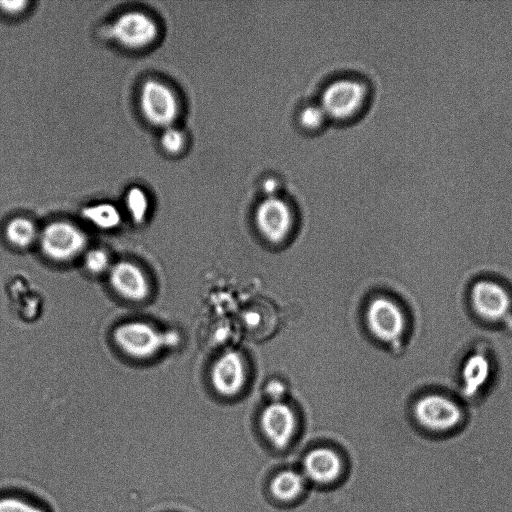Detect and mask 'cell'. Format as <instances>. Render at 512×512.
I'll return each mask as SVG.
<instances>
[{
	"label": "cell",
	"mask_w": 512,
	"mask_h": 512,
	"mask_svg": "<svg viewBox=\"0 0 512 512\" xmlns=\"http://www.w3.org/2000/svg\"><path fill=\"white\" fill-rule=\"evenodd\" d=\"M302 472L288 469L276 474L270 482V492L279 501L290 502L298 498L306 487Z\"/></svg>",
	"instance_id": "15"
},
{
	"label": "cell",
	"mask_w": 512,
	"mask_h": 512,
	"mask_svg": "<svg viewBox=\"0 0 512 512\" xmlns=\"http://www.w3.org/2000/svg\"><path fill=\"white\" fill-rule=\"evenodd\" d=\"M260 188L266 197H275L281 189V182L275 176H268L263 178Z\"/></svg>",
	"instance_id": "24"
},
{
	"label": "cell",
	"mask_w": 512,
	"mask_h": 512,
	"mask_svg": "<svg viewBox=\"0 0 512 512\" xmlns=\"http://www.w3.org/2000/svg\"><path fill=\"white\" fill-rule=\"evenodd\" d=\"M367 89L363 82L353 78L336 79L324 88L320 102L327 118L348 120L363 108Z\"/></svg>",
	"instance_id": "5"
},
{
	"label": "cell",
	"mask_w": 512,
	"mask_h": 512,
	"mask_svg": "<svg viewBox=\"0 0 512 512\" xmlns=\"http://www.w3.org/2000/svg\"><path fill=\"white\" fill-rule=\"evenodd\" d=\"M187 142L188 137L186 132L177 125H172L161 130L159 144L166 154L173 156L181 154L185 150Z\"/></svg>",
	"instance_id": "18"
},
{
	"label": "cell",
	"mask_w": 512,
	"mask_h": 512,
	"mask_svg": "<svg viewBox=\"0 0 512 512\" xmlns=\"http://www.w3.org/2000/svg\"><path fill=\"white\" fill-rule=\"evenodd\" d=\"M302 467V473L306 479L319 484H327L339 478L343 464L336 451L327 447H319L305 455Z\"/></svg>",
	"instance_id": "13"
},
{
	"label": "cell",
	"mask_w": 512,
	"mask_h": 512,
	"mask_svg": "<svg viewBox=\"0 0 512 512\" xmlns=\"http://www.w3.org/2000/svg\"><path fill=\"white\" fill-rule=\"evenodd\" d=\"M38 244L43 256L50 261L67 263L84 254L88 237L77 224L54 220L40 230Z\"/></svg>",
	"instance_id": "2"
},
{
	"label": "cell",
	"mask_w": 512,
	"mask_h": 512,
	"mask_svg": "<svg viewBox=\"0 0 512 512\" xmlns=\"http://www.w3.org/2000/svg\"><path fill=\"white\" fill-rule=\"evenodd\" d=\"M125 211L136 224H142L148 217L151 199L148 192L141 186L129 187L124 195Z\"/></svg>",
	"instance_id": "17"
},
{
	"label": "cell",
	"mask_w": 512,
	"mask_h": 512,
	"mask_svg": "<svg viewBox=\"0 0 512 512\" xmlns=\"http://www.w3.org/2000/svg\"><path fill=\"white\" fill-rule=\"evenodd\" d=\"M285 385L279 380H271L267 383L265 391L272 402H279L285 393Z\"/></svg>",
	"instance_id": "25"
},
{
	"label": "cell",
	"mask_w": 512,
	"mask_h": 512,
	"mask_svg": "<svg viewBox=\"0 0 512 512\" xmlns=\"http://www.w3.org/2000/svg\"><path fill=\"white\" fill-rule=\"evenodd\" d=\"M107 34L118 46L140 51L156 43L160 28L150 14L141 10H128L111 21Z\"/></svg>",
	"instance_id": "4"
},
{
	"label": "cell",
	"mask_w": 512,
	"mask_h": 512,
	"mask_svg": "<svg viewBox=\"0 0 512 512\" xmlns=\"http://www.w3.org/2000/svg\"><path fill=\"white\" fill-rule=\"evenodd\" d=\"M366 321L371 333L384 342L397 340L405 330V317L401 308L386 297H377L370 302Z\"/></svg>",
	"instance_id": "9"
},
{
	"label": "cell",
	"mask_w": 512,
	"mask_h": 512,
	"mask_svg": "<svg viewBox=\"0 0 512 512\" xmlns=\"http://www.w3.org/2000/svg\"><path fill=\"white\" fill-rule=\"evenodd\" d=\"M29 4L28 1H0V10L7 15L17 16L23 14Z\"/></svg>",
	"instance_id": "23"
},
{
	"label": "cell",
	"mask_w": 512,
	"mask_h": 512,
	"mask_svg": "<svg viewBox=\"0 0 512 512\" xmlns=\"http://www.w3.org/2000/svg\"><path fill=\"white\" fill-rule=\"evenodd\" d=\"M112 340L125 356L145 361L157 356L167 346L176 344L178 336L162 332L149 322L130 320L114 328Z\"/></svg>",
	"instance_id": "1"
},
{
	"label": "cell",
	"mask_w": 512,
	"mask_h": 512,
	"mask_svg": "<svg viewBox=\"0 0 512 512\" xmlns=\"http://www.w3.org/2000/svg\"><path fill=\"white\" fill-rule=\"evenodd\" d=\"M414 415L421 426L436 432L448 431L462 419L459 406L451 399L438 394L420 398L415 404Z\"/></svg>",
	"instance_id": "8"
},
{
	"label": "cell",
	"mask_w": 512,
	"mask_h": 512,
	"mask_svg": "<svg viewBox=\"0 0 512 512\" xmlns=\"http://www.w3.org/2000/svg\"><path fill=\"white\" fill-rule=\"evenodd\" d=\"M256 227L261 235L272 243L282 242L293 227V212L282 198L265 197L255 209Z\"/></svg>",
	"instance_id": "6"
},
{
	"label": "cell",
	"mask_w": 512,
	"mask_h": 512,
	"mask_svg": "<svg viewBox=\"0 0 512 512\" xmlns=\"http://www.w3.org/2000/svg\"><path fill=\"white\" fill-rule=\"evenodd\" d=\"M265 438L276 448L287 447L296 432L297 419L292 408L279 401L267 405L260 418Z\"/></svg>",
	"instance_id": "10"
},
{
	"label": "cell",
	"mask_w": 512,
	"mask_h": 512,
	"mask_svg": "<svg viewBox=\"0 0 512 512\" xmlns=\"http://www.w3.org/2000/svg\"><path fill=\"white\" fill-rule=\"evenodd\" d=\"M138 105L142 117L161 130L176 125L181 114V102L176 91L156 78L146 79L141 84Z\"/></svg>",
	"instance_id": "3"
},
{
	"label": "cell",
	"mask_w": 512,
	"mask_h": 512,
	"mask_svg": "<svg viewBox=\"0 0 512 512\" xmlns=\"http://www.w3.org/2000/svg\"><path fill=\"white\" fill-rule=\"evenodd\" d=\"M487 363L481 357H473L469 359L465 367V380L469 385L481 384L487 376Z\"/></svg>",
	"instance_id": "21"
},
{
	"label": "cell",
	"mask_w": 512,
	"mask_h": 512,
	"mask_svg": "<svg viewBox=\"0 0 512 512\" xmlns=\"http://www.w3.org/2000/svg\"><path fill=\"white\" fill-rule=\"evenodd\" d=\"M327 116L320 104H308L302 107L298 113V122L306 130H316L320 128Z\"/></svg>",
	"instance_id": "20"
},
{
	"label": "cell",
	"mask_w": 512,
	"mask_h": 512,
	"mask_svg": "<svg viewBox=\"0 0 512 512\" xmlns=\"http://www.w3.org/2000/svg\"><path fill=\"white\" fill-rule=\"evenodd\" d=\"M108 252L103 248L87 249L83 254V265L93 275L108 273L112 266Z\"/></svg>",
	"instance_id": "19"
},
{
	"label": "cell",
	"mask_w": 512,
	"mask_h": 512,
	"mask_svg": "<svg viewBox=\"0 0 512 512\" xmlns=\"http://www.w3.org/2000/svg\"><path fill=\"white\" fill-rule=\"evenodd\" d=\"M0 512H43V510L16 497H2Z\"/></svg>",
	"instance_id": "22"
},
{
	"label": "cell",
	"mask_w": 512,
	"mask_h": 512,
	"mask_svg": "<svg viewBox=\"0 0 512 512\" xmlns=\"http://www.w3.org/2000/svg\"><path fill=\"white\" fill-rule=\"evenodd\" d=\"M470 297L475 312L489 321L503 318L511 306L507 291L498 283L489 280L475 283Z\"/></svg>",
	"instance_id": "12"
},
{
	"label": "cell",
	"mask_w": 512,
	"mask_h": 512,
	"mask_svg": "<svg viewBox=\"0 0 512 512\" xmlns=\"http://www.w3.org/2000/svg\"><path fill=\"white\" fill-rule=\"evenodd\" d=\"M40 230L33 220L25 216L11 218L4 227L7 243L16 249H27L38 242Z\"/></svg>",
	"instance_id": "14"
},
{
	"label": "cell",
	"mask_w": 512,
	"mask_h": 512,
	"mask_svg": "<svg viewBox=\"0 0 512 512\" xmlns=\"http://www.w3.org/2000/svg\"><path fill=\"white\" fill-rule=\"evenodd\" d=\"M81 215L93 227L105 231L116 229L122 222L120 208L111 202L104 201L85 206Z\"/></svg>",
	"instance_id": "16"
},
{
	"label": "cell",
	"mask_w": 512,
	"mask_h": 512,
	"mask_svg": "<svg viewBox=\"0 0 512 512\" xmlns=\"http://www.w3.org/2000/svg\"><path fill=\"white\" fill-rule=\"evenodd\" d=\"M211 383L217 393L231 397L237 395L246 382V367L237 351L223 353L211 368Z\"/></svg>",
	"instance_id": "11"
},
{
	"label": "cell",
	"mask_w": 512,
	"mask_h": 512,
	"mask_svg": "<svg viewBox=\"0 0 512 512\" xmlns=\"http://www.w3.org/2000/svg\"><path fill=\"white\" fill-rule=\"evenodd\" d=\"M108 274L112 290L122 299L140 303L151 294V283L144 269L130 260L113 263Z\"/></svg>",
	"instance_id": "7"
}]
</instances>
